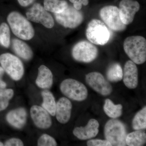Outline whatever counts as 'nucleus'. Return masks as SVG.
Masks as SVG:
<instances>
[{
	"instance_id": "obj_1",
	"label": "nucleus",
	"mask_w": 146,
	"mask_h": 146,
	"mask_svg": "<svg viewBox=\"0 0 146 146\" xmlns=\"http://www.w3.org/2000/svg\"><path fill=\"white\" fill-rule=\"evenodd\" d=\"M125 52L131 61L141 65L146 60V40L143 36H132L127 37L123 43Z\"/></svg>"
},
{
	"instance_id": "obj_2",
	"label": "nucleus",
	"mask_w": 146,
	"mask_h": 146,
	"mask_svg": "<svg viewBox=\"0 0 146 146\" xmlns=\"http://www.w3.org/2000/svg\"><path fill=\"white\" fill-rule=\"evenodd\" d=\"M7 20L13 34L20 39L30 40L34 36V29L31 23L21 13L16 11L11 12Z\"/></svg>"
},
{
	"instance_id": "obj_3",
	"label": "nucleus",
	"mask_w": 146,
	"mask_h": 146,
	"mask_svg": "<svg viewBox=\"0 0 146 146\" xmlns=\"http://www.w3.org/2000/svg\"><path fill=\"white\" fill-rule=\"evenodd\" d=\"M127 135L125 125L119 120L111 119L108 121L105 125V137L112 146H126Z\"/></svg>"
},
{
	"instance_id": "obj_4",
	"label": "nucleus",
	"mask_w": 146,
	"mask_h": 146,
	"mask_svg": "<svg viewBox=\"0 0 146 146\" xmlns=\"http://www.w3.org/2000/svg\"><path fill=\"white\" fill-rule=\"evenodd\" d=\"M86 38L93 44L103 46L109 41L110 34L104 23L97 19L91 20L86 30Z\"/></svg>"
},
{
	"instance_id": "obj_5",
	"label": "nucleus",
	"mask_w": 146,
	"mask_h": 146,
	"mask_svg": "<svg viewBox=\"0 0 146 146\" xmlns=\"http://www.w3.org/2000/svg\"><path fill=\"white\" fill-rule=\"evenodd\" d=\"M60 89L63 95L73 100L83 101L88 96V90L86 86L74 79L64 80L60 84Z\"/></svg>"
},
{
	"instance_id": "obj_6",
	"label": "nucleus",
	"mask_w": 146,
	"mask_h": 146,
	"mask_svg": "<svg viewBox=\"0 0 146 146\" xmlns=\"http://www.w3.org/2000/svg\"><path fill=\"white\" fill-rule=\"evenodd\" d=\"M0 63L6 72L11 79L18 81L24 74L23 64L17 56L10 53H5L0 56Z\"/></svg>"
},
{
	"instance_id": "obj_7",
	"label": "nucleus",
	"mask_w": 146,
	"mask_h": 146,
	"mask_svg": "<svg viewBox=\"0 0 146 146\" xmlns=\"http://www.w3.org/2000/svg\"><path fill=\"white\" fill-rule=\"evenodd\" d=\"M98 55V50L92 43L81 41L77 43L72 50L73 58L78 62L89 63L95 60Z\"/></svg>"
},
{
	"instance_id": "obj_8",
	"label": "nucleus",
	"mask_w": 146,
	"mask_h": 146,
	"mask_svg": "<svg viewBox=\"0 0 146 146\" xmlns=\"http://www.w3.org/2000/svg\"><path fill=\"white\" fill-rule=\"evenodd\" d=\"M99 14L104 23L113 31H122L126 28V25L121 20L119 11L117 7L113 5L105 6L100 9Z\"/></svg>"
},
{
	"instance_id": "obj_9",
	"label": "nucleus",
	"mask_w": 146,
	"mask_h": 146,
	"mask_svg": "<svg viewBox=\"0 0 146 146\" xmlns=\"http://www.w3.org/2000/svg\"><path fill=\"white\" fill-rule=\"evenodd\" d=\"M57 23L65 28L74 29L80 25L84 20L81 12L72 6H68L62 12L55 13Z\"/></svg>"
},
{
	"instance_id": "obj_10",
	"label": "nucleus",
	"mask_w": 146,
	"mask_h": 146,
	"mask_svg": "<svg viewBox=\"0 0 146 146\" xmlns=\"http://www.w3.org/2000/svg\"><path fill=\"white\" fill-rule=\"evenodd\" d=\"M26 15L28 20L42 24L47 28H52L54 26V21L52 16L40 4H34L27 11Z\"/></svg>"
},
{
	"instance_id": "obj_11",
	"label": "nucleus",
	"mask_w": 146,
	"mask_h": 146,
	"mask_svg": "<svg viewBox=\"0 0 146 146\" xmlns=\"http://www.w3.org/2000/svg\"><path fill=\"white\" fill-rule=\"evenodd\" d=\"M85 80L89 86L103 96H109L112 93V87L104 76L98 72H92L86 75Z\"/></svg>"
},
{
	"instance_id": "obj_12",
	"label": "nucleus",
	"mask_w": 146,
	"mask_h": 146,
	"mask_svg": "<svg viewBox=\"0 0 146 146\" xmlns=\"http://www.w3.org/2000/svg\"><path fill=\"white\" fill-rule=\"evenodd\" d=\"M140 8L139 3L135 0H121L119 9L120 18L123 23L127 25L132 23Z\"/></svg>"
},
{
	"instance_id": "obj_13",
	"label": "nucleus",
	"mask_w": 146,
	"mask_h": 146,
	"mask_svg": "<svg viewBox=\"0 0 146 146\" xmlns=\"http://www.w3.org/2000/svg\"><path fill=\"white\" fill-rule=\"evenodd\" d=\"M30 114L35 125L39 128L47 129L51 126L52 121L50 114L42 106H33Z\"/></svg>"
},
{
	"instance_id": "obj_14",
	"label": "nucleus",
	"mask_w": 146,
	"mask_h": 146,
	"mask_svg": "<svg viewBox=\"0 0 146 146\" xmlns=\"http://www.w3.org/2000/svg\"><path fill=\"white\" fill-rule=\"evenodd\" d=\"M99 123L95 119H91L85 127L75 128L74 135L80 140H86L94 138L99 133Z\"/></svg>"
},
{
	"instance_id": "obj_15",
	"label": "nucleus",
	"mask_w": 146,
	"mask_h": 146,
	"mask_svg": "<svg viewBox=\"0 0 146 146\" xmlns=\"http://www.w3.org/2000/svg\"><path fill=\"white\" fill-rule=\"evenodd\" d=\"M123 81L127 87L134 89L138 85V70L135 63L131 60L127 61L123 71Z\"/></svg>"
},
{
	"instance_id": "obj_16",
	"label": "nucleus",
	"mask_w": 146,
	"mask_h": 146,
	"mask_svg": "<svg viewBox=\"0 0 146 146\" xmlns=\"http://www.w3.org/2000/svg\"><path fill=\"white\" fill-rule=\"evenodd\" d=\"M72 108V103L65 97L60 98L56 103L55 115L56 119L60 123L65 124L70 121Z\"/></svg>"
},
{
	"instance_id": "obj_17",
	"label": "nucleus",
	"mask_w": 146,
	"mask_h": 146,
	"mask_svg": "<svg viewBox=\"0 0 146 146\" xmlns=\"http://www.w3.org/2000/svg\"><path fill=\"white\" fill-rule=\"evenodd\" d=\"M27 113L25 108L20 107L11 110L6 115L7 121L13 127L21 129L25 125Z\"/></svg>"
},
{
	"instance_id": "obj_18",
	"label": "nucleus",
	"mask_w": 146,
	"mask_h": 146,
	"mask_svg": "<svg viewBox=\"0 0 146 146\" xmlns=\"http://www.w3.org/2000/svg\"><path fill=\"white\" fill-rule=\"evenodd\" d=\"M35 83L38 87L42 89H48L51 88L53 83V76L51 71L46 66L42 65L38 68Z\"/></svg>"
},
{
	"instance_id": "obj_19",
	"label": "nucleus",
	"mask_w": 146,
	"mask_h": 146,
	"mask_svg": "<svg viewBox=\"0 0 146 146\" xmlns=\"http://www.w3.org/2000/svg\"><path fill=\"white\" fill-rule=\"evenodd\" d=\"M12 46L14 52L25 60H30L33 56V52L30 47L21 40L13 39Z\"/></svg>"
},
{
	"instance_id": "obj_20",
	"label": "nucleus",
	"mask_w": 146,
	"mask_h": 146,
	"mask_svg": "<svg viewBox=\"0 0 146 146\" xmlns=\"http://www.w3.org/2000/svg\"><path fill=\"white\" fill-rule=\"evenodd\" d=\"M41 95L43 99L42 107L46 110L50 115L55 116L56 102L52 93L48 90L45 89L41 92Z\"/></svg>"
},
{
	"instance_id": "obj_21",
	"label": "nucleus",
	"mask_w": 146,
	"mask_h": 146,
	"mask_svg": "<svg viewBox=\"0 0 146 146\" xmlns=\"http://www.w3.org/2000/svg\"><path fill=\"white\" fill-rule=\"evenodd\" d=\"M145 132L141 130H136L127 134L126 143L129 146H141L146 143Z\"/></svg>"
},
{
	"instance_id": "obj_22",
	"label": "nucleus",
	"mask_w": 146,
	"mask_h": 146,
	"mask_svg": "<svg viewBox=\"0 0 146 146\" xmlns=\"http://www.w3.org/2000/svg\"><path fill=\"white\" fill-rule=\"evenodd\" d=\"M103 108L106 114L112 119L119 118L122 114V105L115 104L109 99H107L105 101Z\"/></svg>"
},
{
	"instance_id": "obj_23",
	"label": "nucleus",
	"mask_w": 146,
	"mask_h": 146,
	"mask_svg": "<svg viewBox=\"0 0 146 146\" xmlns=\"http://www.w3.org/2000/svg\"><path fill=\"white\" fill-rule=\"evenodd\" d=\"M68 5L64 0H44V8L47 11L54 13L62 12Z\"/></svg>"
},
{
	"instance_id": "obj_24",
	"label": "nucleus",
	"mask_w": 146,
	"mask_h": 146,
	"mask_svg": "<svg viewBox=\"0 0 146 146\" xmlns=\"http://www.w3.org/2000/svg\"><path fill=\"white\" fill-rule=\"evenodd\" d=\"M123 76L122 68L119 63H112L108 67L106 72V77L109 81L118 82L123 79Z\"/></svg>"
},
{
	"instance_id": "obj_25",
	"label": "nucleus",
	"mask_w": 146,
	"mask_h": 146,
	"mask_svg": "<svg viewBox=\"0 0 146 146\" xmlns=\"http://www.w3.org/2000/svg\"><path fill=\"white\" fill-rule=\"evenodd\" d=\"M132 127L136 130L146 128V106H145L135 115L132 122Z\"/></svg>"
},
{
	"instance_id": "obj_26",
	"label": "nucleus",
	"mask_w": 146,
	"mask_h": 146,
	"mask_svg": "<svg viewBox=\"0 0 146 146\" xmlns=\"http://www.w3.org/2000/svg\"><path fill=\"white\" fill-rule=\"evenodd\" d=\"M14 96V91L11 89H0V112L8 107L9 102Z\"/></svg>"
},
{
	"instance_id": "obj_27",
	"label": "nucleus",
	"mask_w": 146,
	"mask_h": 146,
	"mask_svg": "<svg viewBox=\"0 0 146 146\" xmlns=\"http://www.w3.org/2000/svg\"><path fill=\"white\" fill-rule=\"evenodd\" d=\"M10 43V34L9 27L5 23L0 25V44L8 48Z\"/></svg>"
},
{
	"instance_id": "obj_28",
	"label": "nucleus",
	"mask_w": 146,
	"mask_h": 146,
	"mask_svg": "<svg viewBox=\"0 0 146 146\" xmlns=\"http://www.w3.org/2000/svg\"><path fill=\"white\" fill-rule=\"evenodd\" d=\"M38 146H56L57 143L54 138L48 134H42L37 141Z\"/></svg>"
},
{
	"instance_id": "obj_29",
	"label": "nucleus",
	"mask_w": 146,
	"mask_h": 146,
	"mask_svg": "<svg viewBox=\"0 0 146 146\" xmlns=\"http://www.w3.org/2000/svg\"><path fill=\"white\" fill-rule=\"evenodd\" d=\"M88 146H112L111 143L107 140L92 139L87 141Z\"/></svg>"
},
{
	"instance_id": "obj_30",
	"label": "nucleus",
	"mask_w": 146,
	"mask_h": 146,
	"mask_svg": "<svg viewBox=\"0 0 146 146\" xmlns=\"http://www.w3.org/2000/svg\"><path fill=\"white\" fill-rule=\"evenodd\" d=\"M24 143L23 141L19 138H11L7 141L4 144L5 146H23Z\"/></svg>"
},
{
	"instance_id": "obj_31",
	"label": "nucleus",
	"mask_w": 146,
	"mask_h": 146,
	"mask_svg": "<svg viewBox=\"0 0 146 146\" xmlns=\"http://www.w3.org/2000/svg\"><path fill=\"white\" fill-rule=\"evenodd\" d=\"M73 3L74 7L78 10H80L82 8V5L86 6L89 3V0H70Z\"/></svg>"
},
{
	"instance_id": "obj_32",
	"label": "nucleus",
	"mask_w": 146,
	"mask_h": 146,
	"mask_svg": "<svg viewBox=\"0 0 146 146\" xmlns=\"http://www.w3.org/2000/svg\"><path fill=\"white\" fill-rule=\"evenodd\" d=\"M4 70L2 67L0 66V89H5L6 87V83L3 81L2 77L4 74Z\"/></svg>"
},
{
	"instance_id": "obj_33",
	"label": "nucleus",
	"mask_w": 146,
	"mask_h": 146,
	"mask_svg": "<svg viewBox=\"0 0 146 146\" xmlns=\"http://www.w3.org/2000/svg\"><path fill=\"white\" fill-rule=\"evenodd\" d=\"M18 2L21 6L23 7L27 6L31 4L35 0H18Z\"/></svg>"
},
{
	"instance_id": "obj_34",
	"label": "nucleus",
	"mask_w": 146,
	"mask_h": 146,
	"mask_svg": "<svg viewBox=\"0 0 146 146\" xmlns=\"http://www.w3.org/2000/svg\"><path fill=\"white\" fill-rule=\"evenodd\" d=\"M4 146V144L3 143H2L0 141V146Z\"/></svg>"
}]
</instances>
